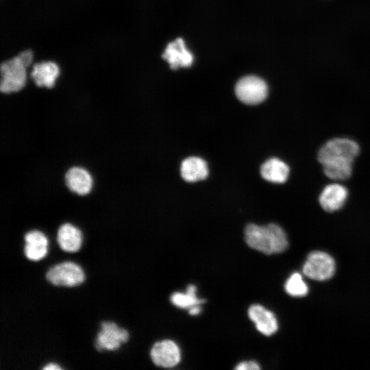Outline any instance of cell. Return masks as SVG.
I'll return each instance as SVG.
<instances>
[{"mask_svg": "<svg viewBox=\"0 0 370 370\" xmlns=\"http://www.w3.org/2000/svg\"><path fill=\"white\" fill-rule=\"evenodd\" d=\"M359 151V145L354 140L335 138L321 147L318 153V160L328 177L344 180L351 176L352 164Z\"/></svg>", "mask_w": 370, "mask_h": 370, "instance_id": "1", "label": "cell"}, {"mask_svg": "<svg viewBox=\"0 0 370 370\" xmlns=\"http://www.w3.org/2000/svg\"><path fill=\"white\" fill-rule=\"evenodd\" d=\"M245 238L251 248L267 255L281 253L288 245L285 232L275 223L267 225L250 223L245 227Z\"/></svg>", "mask_w": 370, "mask_h": 370, "instance_id": "2", "label": "cell"}, {"mask_svg": "<svg viewBox=\"0 0 370 370\" xmlns=\"http://www.w3.org/2000/svg\"><path fill=\"white\" fill-rule=\"evenodd\" d=\"M46 280L56 286L74 287L85 280L82 268L72 261H64L50 267L45 273Z\"/></svg>", "mask_w": 370, "mask_h": 370, "instance_id": "3", "label": "cell"}, {"mask_svg": "<svg viewBox=\"0 0 370 370\" xmlns=\"http://www.w3.org/2000/svg\"><path fill=\"white\" fill-rule=\"evenodd\" d=\"M26 67L18 56L1 64L0 90L3 93L21 90L27 79Z\"/></svg>", "mask_w": 370, "mask_h": 370, "instance_id": "4", "label": "cell"}, {"mask_svg": "<svg viewBox=\"0 0 370 370\" xmlns=\"http://www.w3.org/2000/svg\"><path fill=\"white\" fill-rule=\"evenodd\" d=\"M129 339V332L112 321H103L95 339L94 346L98 352L114 351Z\"/></svg>", "mask_w": 370, "mask_h": 370, "instance_id": "5", "label": "cell"}, {"mask_svg": "<svg viewBox=\"0 0 370 370\" xmlns=\"http://www.w3.org/2000/svg\"><path fill=\"white\" fill-rule=\"evenodd\" d=\"M335 271V262L327 253L311 252L303 267L304 274L314 280L323 281L332 278Z\"/></svg>", "mask_w": 370, "mask_h": 370, "instance_id": "6", "label": "cell"}, {"mask_svg": "<svg viewBox=\"0 0 370 370\" xmlns=\"http://www.w3.org/2000/svg\"><path fill=\"white\" fill-rule=\"evenodd\" d=\"M238 99L248 105H256L263 101L268 94V87L261 78L249 75L239 79L235 86Z\"/></svg>", "mask_w": 370, "mask_h": 370, "instance_id": "7", "label": "cell"}, {"mask_svg": "<svg viewBox=\"0 0 370 370\" xmlns=\"http://www.w3.org/2000/svg\"><path fill=\"white\" fill-rule=\"evenodd\" d=\"M150 356L156 366L165 368L175 366L181 359L180 348L171 340L156 342L150 350Z\"/></svg>", "mask_w": 370, "mask_h": 370, "instance_id": "8", "label": "cell"}, {"mask_svg": "<svg viewBox=\"0 0 370 370\" xmlns=\"http://www.w3.org/2000/svg\"><path fill=\"white\" fill-rule=\"evenodd\" d=\"M162 58L167 61L171 69L190 66L193 61V56L185 47L182 38H178L169 42L164 51Z\"/></svg>", "mask_w": 370, "mask_h": 370, "instance_id": "9", "label": "cell"}, {"mask_svg": "<svg viewBox=\"0 0 370 370\" xmlns=\"http://www.w3.org/2000/svg\"><path fill=\"white\" fill-rule=\"evenodd\" d=\"M25 244L23 253L31 261L42 259L48 252V239L44 233L39 230H31L24 235Z\"/></svg>", "mask_w": 370, "mask_h": 370, "instance_id": "10", "label": "cell"}, {"mask_svg": "<svg viewBox=\"0 0 370 370\" xmlns=\"http://www.w3.org/2000/svg\"><path fill=\"white\" fill-rule=\"evenodd\" d=\"M348 195L347 188L339 184L326 186L321 193L319 201L323 210L334 212L343 207Z\"/></svg>", "mask_w": 370, "mask_h": 370, "instance_id": "11", "label": "cell"}, {"mask_svg": "<svg viewBox=\"0 0 370 370\" xmlns=\"http://www.w3.org/2000/svg\"><path fill=\"white\" fill-rule=\"evenodd\" d=\"M250 319L256 324L257 330L265 336H271L278 328L274 314L259 304L251 306L248 310Z\"/></svg>", "mask_w": 370, "mask_h": 370, "instance_id": "12", "label": "cell"}, {"mask_svg": "<svg viewBox=\"0 0 370 370\" xmlns=\"http://www.w3.org/2000/svg\"><path fill=\"white\" fill-rule=\"evenodd\" d=\"M82 232L71 223L61 225L57 231V243L66 252L77 251L82 247Z\"/></svg>", "mask_w": 370, "mask_h": 370, "instance_id": "13", "label": "cell"}, {"mask_svg": "<svg viewBox=\"0 0 370 370\" xmlns=\"http://www.w3.org/2000/svg\"><path fill=\"white\" fill-rule=\"evenodd\" d=\"M60 75L59 66L53 62H42L33 66L31 77L38 87L51 88Z\"/></svg>", "mask_w": 370, "mask_h": 370, "instance_id": "14", "label": "cell"}, {"mask_svg": "<svg viewBox=\"0 0 370 370\" xmlns=\"http://www.w3.org/2000/svg\"><path fill=\"white\" fill-rule=\"evenodd\" d=\"M65 180L68 188L80 195H87L92 187L90 174L81 167L71 168L66 174Z\"/></svg>", "mask_w": 370, "mask_h": 370, "instance_id": "15", "label": "cell"}, {"mask_svg": "<svg viewBox=\"0 0 370 370\" xmlns=\"http://www.w3.org/2000/svg\"><path fill=\"white\" fill-rule=\"evenodd\" d=\"M181 175L189 182L204 180L208 175V165L205 160L198 157H189L182 161Z\"/></svg>", "mask_w": 370, "mask_h": 370, "instance_id": "16", "label": "cell"}, {"mask_svg": "<svg viewBox=\"0 0 370 370\" xmlns=\"http://www.w3.org/2000/svg\"><path fill=\"white\" fill-rule=\"evenodd\" d=\"M260 174L268 182L282 184L285 182L288 177L289 168L281 160L273 158L261 166Z\"/></svg>", "mask_w": 370, "mask_h": 370, "instance_id": "17", "label": "cell"}, {"mask_svg": "<svg viewBox=\"0 0 370 370\" xmlns=\"http://www.w3.org/2000/svg\"><path fill=\"white\" fill-rule=\"evenodd\" d=\"M197 287L193 284L187 286L185 293H174L171 296V301L173 305L181 308H190L195 306H199L205 301V299H199L196 295Z\"/></svg>", "mask_w": 370, "mask_h": 370, "instance_id": "18", "label": "cell"}, {"mask_svg": "<svg viewBox=\"0 0 370 370\" xmlns=\"http://www.w3.org/2000/svg\"><path fill=\"white\" fill-rule=\"evenodd\" d=\"M285 290L293 297H303L308 292V288L299 273H293L285 284Z\"/></svg>", "mask_w": 370, "mask_h": 370, "instance_id": "19", "label": "cell"}, {"mask_svg": "<svg viewBox=\"0 0 370 370\" xmlns=\"http://www.w3.org/2000/svg\"><path fill=\"white\" fill-rule=\"evenodd\" d=\"M260 369L259 365L252 360L241 362L235 367L237 370H258Z\"/></svg>", "mask_w": 370, "mask_h": 370, "instance_id": "20", "label": "cell"}, {"mask_svg": "<svg viewBox=\"0 0 370 370\" xmlns=\"http://www.w3.org/2000/svg\"><path fill=\"white\" fill-rule=\"evenodd\" d=\"M18 56L27 66L32 62L33 52L29 49L21 51Z\"/></svg>", "mask_w": 370, "mask_h": 370, "instance_id": "21", "label": "cell"}, {"mask_svg": "<svg viewBox=\"0 0 370 370\" xmlns=\"http://www.w3.org/2000/svg\"><path fill=\"white\" fill-rule=\"evenodd\" d=\"M62 369V368L59 365L55 362H49L42 367V369L43 370H56Z\"/></svg>", "mask_w": 370, "mask_h": 370, "instance_id": "22", "label": "cell"}, {"mask_svg": "<svg viewBox=\"0 0 370 370\" xmlns=\"http://www.w3.org/2000/svg\"><path fill=\"white\" fill-rule=\"evenodd\" d=\"M201 311V308L199 306H195L192 308H190L188 310V313L190 315H196L198 314Z\"/></svg>", "mask_w": 370, "mask_h": 370, "instance_id": "23", "label": "cell"}]
</instances>
